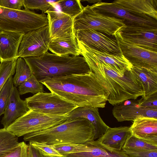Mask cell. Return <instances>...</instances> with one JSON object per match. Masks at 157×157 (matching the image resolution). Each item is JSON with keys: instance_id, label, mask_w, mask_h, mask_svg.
<instances>
[{"instance_id": "836d02e7", "label": "cell", "mask_w": 157, "mask_h": 157, "mask_svg": "<svg viewBox=\"0 0 157 157\" xmlns=\"http://www.w3.org/2000/svg\"><path fill=\"white\" fill-rule=\"evenodd\" d=\"M54 148L63 156L66 154L83 152L86 151V143L82 144H59L53 145Z\"/></svg>"}, {"instance_id": "484cf974", "label": "cell", "mask_w": 157, "mask_h": 157, "mask_svg": "<svg viewBox=\"0 0 157 157\" xmlns=\"http://www.w3.org/2000/svg\"><path fill=\"white\" fill-rule=\"evenodd\" d=\"M18 137L6 128L0 129V157H4L14 151L19 144Z\"/></svg>"}, {"instance_id": "b9f144b4", "label": "cell", "mask_w": 157, "mask_h": 157, "mask_svg": "<svg viewBox=\"0 0 157 157\" xmlns=\"http://www.w3.org/2000/svg\"><path fill=\"white\" fill-rule=\"evenodd\" d=\"M47 157H63L57 156H47Z\"/></svg>"}, {"instance_id": "74e56055", "label": "cell", "mask_w": 157, "mask_h": 157, "mask_svg": "<svg viewBox=\"0 0 157 157\" xmlns=\"http://www.w3.org/2000/svg\"><path fill=\"white\" fill-rule=\"evenodd\" d=\"M137 101L141 107L148 109H157V92L151 94L146 98L142 97Z\"/></svg>"}, {"instance_id": "8992f818", "label": "cell", "mask_w": 157, "mask_h": 157, "mask_svg": "<svg viewBox=\"0 0 157 157\" xmlns=\"http://www.w3.org/2000/svg\"><path fill=\"white\" fill-rule=\"evenodd\" d=\"M124 21L100 13L88 5L73 19V32L93 30L109 36H115L117 33L126 25Z\"/></svg>"}, {"instance_id": "e575fe53", "label": "cell", "mask_w": 157, "mask_h": 157, "mask_svg": "<svg viewBox=\"0 0 157 157\" xmlns=\"http://www.w3.org/2000/svg\"><path fill=\"white\" fill-rule=\"evenodd\" d=\"M29 144L39 149L46 156H57L63 157L53 147V145L34 142H29Z\"/></svg>"}, {"instance_id": "7bdbcfd3", "label": "cell", "mask_w": 157, "mask_h": 157, "mask_svg": "<svg viewBox=\"0 0 157 157\" xmlns=\"http://www.w3.org/2000/svg\"><path fill=\"white\" fill-rule=\"evenodd\" d=\"M1 62V61L0 60V63Z\"/></svg>"}, {"instance_id": "2e32d148", "label": "cell", "mask_w": 157, "mask_h": 157, "mask_svg": "<svg viewBox=\"0 0 157 157\" xmlns=\"http://www.w3.org/2000/svg\"><path fill=\"white\" fill-rule=\"evenodd\" d=\"M113 116L118 122L133 121L140 117L157 119V109L140 106L137 101L128 100L114 105L112 109Z\"/></svg>"}, {"instance_id": "e0dca14e", "label": "cell", "mask_w": 157, "mask_h": 157, "mask_svg": "<svg viewBox=\"0 0 157 157\" xmlns=\"http://www.w3.org/2000/svg\"><path fill=\"white\" fill-rule=\"evenodd\" d=\"M24 33L0 31V60L17 59L19 47Z\"/></svg>"}, {"instance_id": "ac0fdd59", "label": "cell", "mask_w": 157, "mask_h": 157, "mask_svg": "<svg viewBox=\"0 0 157 157\" xmlns=\"http://www.w3.org/2000/svg\"><path fill=\"white\" fill-rule=\"evenodd\" d=\"M29 110L26 101L21 98L17 89L13 86L1 121L4 128L6 129Z\"/></svg>"}, {"instance_id": "5b68a950", "label": "cell", "mask_w": 157, "mask_h": 157, "mask_svg": "<svg viewBox=\"0 0 157 157\" xmlns=\"http://www.w3.org/2000/svg\"><path fill=\"white\" fill-rule=\"evenodd\" d=\"M48 25L47 15L28 9L17 10L0 6V31L25 33Z\"/></svg>"}, {"instance_id": "4dcf8cb0", "label": "cell", "mask_w": 157, "mask_h": 157, "mask_svg": "<svg viewBox=\"0 0 157 157\" xmlns=\"http://www.w3.org/2000/svg\"><path fill=\"white\" fill-rule=\"evenodd\" d=\"M18 91L21 95L28 93L36 94L44 92L43 85L32 74L30 77L18 86Z\"/></svg>"}, {"instance_id": "6da1fadb", "label": "cell", "mask_w": 157, "mask_h": 157, "mask_svg": "<svg viewBox=\"0 0 157 157\" xmlns=\"http://www.w3.org/2000/svg\"><path fill=\"white\" fill-rule=\"evenodd\" d=\"M51 91L78 107L104 108L108 93L90 72L47 78L39 82Z\"/></svg>"}, {"instance_id": "ba28073f", "label": "cell", "mask_w": 157, "mask_h": 157, "mask_svg": "<svg viewBox=\"0 0 157 157\" xmlns=\"http://www.w3.org/2000/svg\"><path fill=\"white\" fill-rule=\"evenodd\" d=\"M29 109L54 116L68 115L78 107L52 93L40 92L25 99Z\"/></svg>"}, {"instance_id": "4316f807", "label": "cell", "mask_w": 157, "mask_h": 157, "mask_svg": "<svg viewBox=\"0 0 157 157\" xmlns=\"http://www.w3.org/2000/svg\"><path fill=\"white\" fill-rule=\"evenodd\" d=\"M15 73L12 81L13 85L16 87H18L31 76L30 69L24 58L19 57L17 59Z\"/></svg>"}, {"instance_id": "9a60e30c", "label": "cell", "mask_w": 157, "mask_h": 157, "mask_svg": "<svg viewBox=\"0 0 157 157\" xmlns=\"http://www.w3.org/2000/svg\"><path fill=\"white\" fill-rule=\"evenodd\" d=\"M45 13L47 14L51 40L70 39L75 36L73 32V19L70 17L56 10Z\"/></svg>"}, {"instance_id": "8d00e7d4", "label": "cell", "mask_w": 157, "mask_h": 157, "mask_svg": "<svg viewBox=\"0 0 157 157\" xmlns=\"http://www.w3.org/2000/svg\"><path fill=\"white\" fill-rule=\"evenodd\" d=\"M4 157H31L29 145L23 141L19 143L14 151Z\"/></svg>"}, {"instance_id": "ffe728a7", "label": "cell", "mask_w": 157, "mask_h": 157, "mask_svg": "<svg viewBox=\"0 0 157 157\" xmlns=\"http://www.w3.org/2000/svg\"><path fill=\"white\" fill-rule=\"evenodd\" d=\"M113 2L134 14L157 21V0H117Z\"/></svg>"}, {"instance_id": "52a82bcc", "label": "cell", "mask_w": 157, "mask_h": 157, "mask_svg": "<svg viewBox=\"0 0 157 157\" xmlns=\"http://www.w3.org/2000/svg\"><path fill=\"white\" fill-rule=\"evenodd\" d=\"M68 115H50L29 109L6 129L17 137L24 136L29 133L44 130L61 124L67 119Z\"/></svg>"}, {"instance_id": "cb8c5ba5", "label": "cell", "mask_w": 157, "mask_h": 157, "mask_svg": "<svg viewBox=\"0 0 157 157\" xmlns=\"http://www.w3.org/2000/svg\"><path fill=\"white\" fill-rule=\"evenodd\" d=\"M131 71L140 82L146 98L157 92V69H149L132 67Z\"/></svg>"}, {"instance_id": "7c38bea8", "label": "cell", "mask_w": 157, "mask_h": 157, "mask_svg": "<svg viewBox=\"0 0 157 157\" xmlns=\"http://www.w3.org/2000/svg\"><path fill=\"white\" fill-rule=\"evenodd\" d=\"M118 32L124 41L157 52V28L129 25Z\"/></svg>"}, {"instance_id": "f35d334b", "label": "cell", "mask_w": 157, "mask_h": 157, "mask_svg": "<svg viewBox=\"0 0 157 157\" xmlns=\"http://www.w3.org/2000/svg\"><path fill=\"white\" fill-rule=\"evenodd\" d=\"M23 6V0H0V6L3 8L21 10Z\"/></svg>"}, {"instance_id": "d6986e66", "label": "cell", "mask_w": 157, "mask_h": 157, "mask_svg": "<svg viewBox=\"0 0 157 157\" xmlns=\"http://www.w3.org/2000/svg\"><path fill=\"white\" fill-rule=\"evenodd\" d=\"M67 117L81 118L88 120L94 128V140L101 137L109 127L101 118L97 108L77 107L68 114Z\"/></svg>"}, {"instance_id": "5bb4252c", "label": "cell", "mask_w": 157, "mask_h": 157, "mask_svg": "<svg viewBox=\"0 0 157 157\" xmlns=\"http://www.w3.org/2000/svg\"><path fill=\"white\" fill-rule=\"evenodd\" d=\"M77 41L81 50V55L85 59L106 63L121 76H123L126 71L130 70L132 67L122 53L114 55L100 52L90 48L77 40Z\"/></svg>"}, {"instance_id": "ab89813d", "label": "cell", "mask_w": 157, "mask_h": 157, "mask_svg": "<svg viewBox=\"0 0 157 157\" xmlns=\"http://www.w3.org/2000/svg\"><path fill=\"white\" fill-rule=\"evenodd\" d=\"M29 145L31 157H47L43 155L41 151L37 148L29 144Z\"/></svg>"}, {"instance_id": "83f0119b", "label": "cell", "mask_w": 157, "mask_h": 157, "mask_svg": "<svg viewBox=\"0 0 157 157\" xmlns=\"http://www.w3.org/2000/svg\"><path fill=\"white\" fill-rule=\"evenodd\" d=\"M122 149L157 150V144L137 137L131 134L127 139Z\"/></svg>"}, {"instance_id": "277c9868", "label": "cell", "mask_w": 157, "mask_h": 157, "mask_svg": "<svg viewBox=\"0 0 157 157\" xmlns=\"http://www.w3.org/2000/svg\"><path fill=\"white\" fill-rule=\"evenodd\" d=\"M23 58L39 82L47 78L91 72L82 56H58L48 52L39 57Z\"/></svg>"}, {"instance_id": "4fadbf2b", "label": "cell", "mask_w": 157, "mask_h": 157, "mask_svg": "<svg viewBox=\"0 0 157 157\" xmlns=\"http://www.w3.org/2000/svg\"><path fill=\"white\" fill-rule=\"evenodd\" d=\"M77 40L90 48L101 52L118 55L122 53L117 40L93 30L79 31L75 33Z\"/></svg>"}, {"instance_id": "f1b7e54d", "label": "cell", "mask_w": 157, "mask_h": 157, "mask_svg": "<svg viewBox=\"0 0 157 157\" xmlns=\"http://www.w3.org/2000/svg\"><path fill=\"white\" fill-rule=\"evenodd\" d=\"M57 4L60 12L73 19L82 12L83 7L79 0H61Z\"/></svg>"}, {"instance_id": "1f68e13d", "label": "cell", "mask_w": 157, "mask_h": 157, "mask_svg": "<svg viewBox=\"0 0 157 157\" xmlns=\"http://www.w3.org/2000/svg\"><path fill=\"white\" fill-rule=\"evenodd\" d=\"M17 60L1 62L0 63V91L8 78L15 74Z\"/></svg>"}, {"instance_id": "3957f363", "label": "cell", "mask_w": 157, "mask_h": 157, "mask_svg": "<svg viewBox=\"0 0 157 157\" xmlns=\"http://www.w3.org/2000/svg\"><path fill=\"white\" fill-rule=\"evenodd\" d=\"M94 128L87 119L70 118L63 123L49 128L26 134L25 141L51 145L82 144L94 140Z\"/></svg>"}, {"instance_id": "603a6c76", "label": "cell", "mask_w": 157, "mask_h": 157, "mask_svg": "<svg viewBox=\"0 0 157 157\" xmlns=\"http://www.w3.org/2000/svg\"><path fill=\"white\" fill-rule=\"evenodd\" d=\"M88 148L85 151L67 154L63 157H128L122 150L118 151L107 148L97 140L86 143Z\"/></svg>"}, {"instance_id": "9c48e42d", "label": "cell", "mask_w": 157, "mask_h": 157, "mask_svg": "<svg viewBox=\"0 0 157 157\" xmlns=\"http://www.w3.org/2000/svg\"><path fill=\"white\" fill-rule=\"evenodd\" d=\"M51 41L48 25L24 34L18 51V58L36 57L48 52Z\"/></svg>"}, {"instance_id": "30bf717a", "label": "cell", "mask_w": 157, "mask_h": 157, "mask_svg": "<svg viewBox=\"0 0 157 157\" xmlns=\"http://www.w3.org/2000/svg\"><path fill=\"white\" fill-rule=\"evenodd\" d=\"M114 37L122 54L132 67L157 69V52L124 41L118 32Z\"/></svg>"}, {"instance_id": "f546056e", "label": "cell", "mask_w": 157, "mask_h": 157, "mask_svg": "<svg viewBox=\"0 0 157 157\" xmlns=\"http://www.w3.org/2000/svg\"><path fill=\"white\" fill-rule=\"evenodd\" d=\"M61 0H23V6L28 10H39L45 13L48 10L56 9L54 5L57 4Z\"/></svg>"}, {"instance_id": "8fae6325", "label": "cell", "mask_w": 157, "mask_h": 157, "mask_svg": "<svg viewBox=\"0 0 157 157\" xmlns=\"http://www.w3.org/2000/svg\"><path fill=\"white\" fill-rule=\"evenodd\" d=\"M91 6L100 13L123 20L126 25L157 28V20L152 18H145L134 14L113 2H103L100 0Z\"/></svg>"}, {"instance_id": "60d3db41", "label": "cell", "mask_w": 157, "mask_h": 157, "mask_svg": "<svg viewBox=\"0 0 157 157\" xmlns=\"http://www.w3.org/2000/svg\"><path fill=\"white\" fill-rule=\"evenodd\" d=\"M99 1L100 0L98 1H96L86 0V1H87V2H89V3H95V2H96V3H97L98 2H99Z\"/></svg>"}, {"instance_id": "7402d4cb", "label": "cell", "mask_w": 157, "mask_h": 157, "mask_svg": "<svg viewBox=\"0 0 157 157\" xmlns=\"http://www.w3.org/2000/svg\"><path fill=\"white\" fill-rule=\"evenodd\" d=\"M131 135L129 127H109L104 134L97 140L107 148L121 151L127 139Z\"/></svg>"}, {"instance_id": "d590c367", "label": "cell", "mask_w": 157, "mask_h": 157, "mask_svg": "<svg viewBox=\"0 0 157 157\" xmlns=\"http://www.w3.org/2000/svg\"><path fill=\"white\" fill-rule=\"evenodd\" d=\"M122 151L128 157H157V150L122 149Z\"/></svg>"}, {"instance_id": "44dd1931", "label": "cell", "mask_w": 157, "mask_h": 157, "mask_svg": "<svg viewBox=\"0 0 157 157\" xmlns=\"http://www.w3.org/2000/svg\"><path fill=\"white\" fill-rule=\"evenodd\" d=\"M129 128L132 135L157 144V119L137 118L133 121Z\"/></svg>"}, {"instance_id": "7a4b0ae2", "label": "cell", "mask_w": 157, "mask_h": 157, "mask_svg": "<svg viewBox=\"0 0 157 157\" xmlns=\"http://www.w3.org/2000/svg\"><path fill=\"white\" fill-rule=\"evenodd\" d=\"M100 85L108 93L107 101L114 105L125 100L136 99L142 96L140 82L130 70L123 76L119 75L106 63L85 59Z\"/></svg>"}, {"instance_id": "d6a6232c", "label": "cell", "mask_w": 157, "mask_h": 157, "mask_svg": "<svg viewBox=\"0 0 157 157\" xmlns=\"http://www.w3.org/2000/svg\"><path fill=\"white\" fill-rule=\"evenodd\" d=\"M13 76L7 80L0 91V117L3 114L13 87Z\"/></svg>"}, {"instance_id": "d4e9b609", "label": "cell", "mask_w": 157, "mask_h": 157, "mask_svg": "<svg viewBox=\"0 0 157 157\" xmlns=\"http://www.w3.org/2000/svg\"><path fill=\"white\" fill-rule=\"evenodd\" d=\"M48 50L58 56L81 55V50L78 46L75 36L70 39H56L51 40Z\"/></svg>"}]
</instances>
